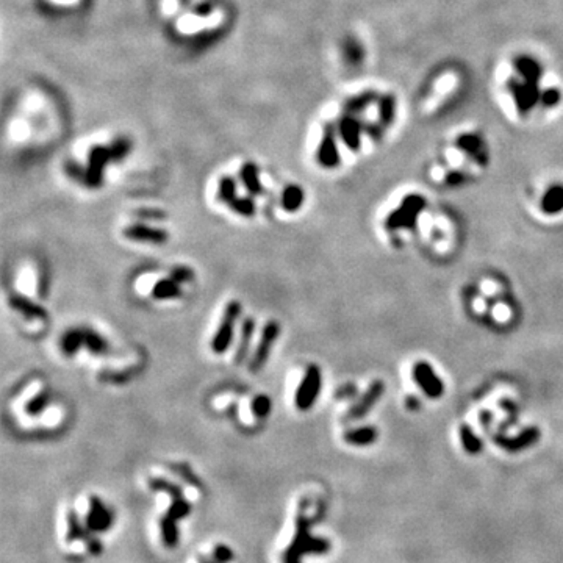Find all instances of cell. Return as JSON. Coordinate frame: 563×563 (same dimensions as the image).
I'll use <instances>...</instances> for the list:
<instances>
[{
	"label": "cell",
	"instance_id": "6da1fadb",
	"mask_svg": "<svg viewBox=\"0 0 563 563\" xmlns=\"http://www.w3.org/2000/svg\"><path fill=\"white\" fill-rule=\"evenodd\" d=\"M494 97L518 119L554 111L563 104V85L549 63L534 50H513L499 61Z\"/></svg>",
	"mask_w": 563,
	"mask_h": 563
},
{
	"label": "cell",
	"instance_id": "7a4b0ae2",
	"mask_svg": "<svg viewBox=\"0 0 563 563\" xmlns=\"http://www.w3.org/2000/svg\"><path fill=\"white\" fill-rule=\"evenodd\" d=\"M468 80L463 67L455 63H444L435 67L423 80L419 88V100L425 105H434L435 110H444L463 100Z\"/></svg>",
	"mask_w": 563,
	"mask_h": 563
},
{
	"label": "cell",
	"instance_id": "3957f363",
	"mask_svg": "<svg viewBox=\"0 0 563 563\" xmlns=\"http://www.w3.org/2000/svg\"><path fill=\"white\" fill-rule=\"evenodd\" d=\"M329 549V540L311 535L310 519L300 510L296 518V532H294L290 546L284 553V563H300L304 555L327 554Z\"/></svg>",
	"mask_w": 563,
	"mask_h": 563
},
{
	"label": "cell",
	"instance_id": "277c9868",
	"mask_svg": "<svg viewBox=\"0 0 563 563\" xmlns=\"http://www.w3.org/2000/svg\"><path fill=\"white\" fill-rule=\"evenodd\" d=\"M427 206V200L421 194H409L396 210H393L385 219L388 230H411L415 229L418 218Z\"/></svg>",
	"mask_w": 563,
	"mask_h": 563
},
{
	"label": "cell",
	"instance_id": "5b68a950",
	"mask_svg": "<svg viewBox=\"0 0 563 563\" xmlns=\"http://www.w3.org/2000/svg\"><path fill=\"white\" fill-rule=\"evenodd\" d=\"M241 313H243V305L238 302V300H230V302L225 305L221 323H219L215 335H213L211 343H210V348L213 352L218 355L227 352L231 341H234L235 325L238 323V319H240Z\"/></svg>",
	"mask_w": 563,
	"mask_h": 563
},
{
	"label": "cell",
	"instance_id": "8992f818",
	"mask_svg": "<svg viewBox=\"0 0 563 563\" xmlns=\"http://www.w3.org/2000/svg\"><path fill=\"white\" fill-rule=\"evenodd\" d=\"M323 388V373L318 365H310L307 368L302 380L294 394V405L299 411H309L321 394Z\"/></svg>",
	"mask_w": 563,
	"mask_h": 563
},
{
	"label": "cell",
	"instance_id": "52a82bcc",
	"mask_svg": "<svg viewBox=\"0 0 563 563\" xmlns=\"http://www.w3.org/2000/svg\"><path fill=\"white\" fill-rule=\"evenodd\" d=\"M149 487L154 491H163L171 496V504L168 507L166 516L174 519V521H180V519L186 518L191 513V504L188 503L183 496V490L174 482L163 479V478H152L149 479Z\"/></svg>",
	"mask_w": 563,
	"mask_h": 563
},
{
	"label": "cell",
	"instance_id": "ba28073f",
	"mask_svg": "<svg viewBox=\"0 0 563 563\" xmlns=\"http://www.w3.org/2000/svg\"><path fill=\"white\" fill-rule=\"evenodd\" d=\"M280 330H282V327H280L279 321H269V323H266L265 327H263L260 341H259V344H256L255 352L252 357H250V361H249L250 373H260L261 369L265 368L269 355H271V349L275 344V341L279 340Z\"/></svg>",
	"mask_w": 563,
	"mask_h": 563
},
{
	"label": "cell",
	"instance_id": "9c48e42d",
	"mask_svg": "<svg viewBox=\"0 0 563 563\" xmlns=\"http://www.w3.org/2000/svg\"><path fill=\"white\" fill-rule=\"evenodd\" d=\"M411 379L427 398L438 399L443 396L444 384L429 361H416L411 368Z\"/></svg>",
	"mask_w": 563,
	"mask_h": 563
},
{
	"label": "cell",
	"instance_id": "30bf717a",
	"mask_svg": "<svg viewBox=\"0 0 563 563\" xmlns=\"http://www.w3.org/2000/svg\"><path fill=\"white\" fill-rule=\"evenodd\" d=\"M111 160L110 149L104 146H92L90 154H88V165H86V174H85V183L96 190L104 183V172L105 168Z\"/></svg>",
	"mask_w": 563,
	"mask_h": 563
},
{
	"label": "cell",
	"instance_id": "8fae6325",
	"mask_svg": "<svg viewBox=\"0 0 563 563\" xmlns=\"http://www.w3.org/2000/svg\"><path fill=\"white\" fill-rule=\"evenodd\" d=\"M385 393V384L382 380H374L368 390L363 393V396L357 400V402L350 407L346 415H344V421H359V419L365 418L369 411H371L375 404L379 402L380 398Z\"/></svg>",
	"mask_w": 563,
	"mask_h": 563
},
{
	"label": "cell",
	"instance_id": "7c38bea8",
	"mask_svg": "<svg viewBox=\"0 0 563 563\" xmlns=\"http://www.w3.org/2000/svg\"><path fill=\"white\" fill-rule=\"evenodd\" d=\"M316 158L319 165L325 169H335L336 166H340L341 156L336 146V129L332 122L324 125L323 140L319 142Z\"/></svg>",
	"mask_w": 563,
	"mask_h": 563
},
{
	"label": "cell",
	"instance_id": "4fadbf2b",
	"mask_svg": "<svg viewBox=\"0 0 563 563\" xmlns=\"http://www.w3.org/2000/svg\"><path fill=\"white\" fill-rule=\"evenodd\" d=\"M122 235L130 241L155 244V246L166 244L169 240V234L165 229L150 227V225L141 224V222H133V224L127 225V227L122 230Z\"/></svg>",
	"mask_w": 563,
	"mask_h": 563
},
{
	"label": "cell",
	"instance_id": "5bb4252c",
	"mask_svg": "<svg viewBox=\"0 0 563 563\" xmlns=\"http://www.w3.org/2000/svg\"><path fill=\"white\" fill-rule=\"evenodd\" d=\"M113 521H115V516H113L108 507L102 503V499H99L97 496H91L90 510H88V515L85 519L86 529L92 532V534L105 532L111 528Z\"/></svg>",
	"mask_w": 563,
	"mask_h": 563
},
{
	"label": "cell",
	"instance_id": "9a60e30c",
	"mask_svg": "<svg viewBox=\"0 0 563 563\" xmlns=\"http://www.w3.org/2000/svg\"><path fill=\"white\" fill-rule=\"evenodd\" d=\"M540 440V430L537 427H528L523 432H519L515 436H504L503 434L493 435V441L498 444L499 448H503L507 452H521V450L528 449L530 446Z\"/></svg>",
	"mask_w": 563,
	"mask_h": 563
},
{
	"label": "cell",
	"instance_id": "2e32d148",
	"mask_svg": "<svg viewBox=\"0 0 563 563\" xmlns=\"http://www.w3.org/2000/svg\"><path fill=\"white\" fill-rule=\"evenodd\" d=\"M8 305L13 310L17 311L19 315H22L27 319H36V321H47L49 319V311L44 309L42 305L36 304L35 300H31L21 294H15L8 299Z\"/></svg>",
	"mask_w": 563,
	"mask_h": 563
},
{
	"label": "cell",
	"instance_id": "e0dca14e",
	"mask_svg": "<svg viewBox=\"0 0 563 563\" xmlns=\"http://www.w3.org/2000/svg\"><path fill=\"white\" fill-rule=\"evenodd\" d=\"M255 334V319L252 316L246 318L241 324L240 330V341H238L236 352H235V363L236 365H243L247 360L250 354V344H252V338Z\"/></svg>",
	"mask_w": 563,
	"mask_h": 563
},
{
	"label": "cell",
	"instance_id": "ac0fdd59",
	"mask_svg": "<svg viewBox=\"0 0 563 563\" xmlns=\"http://www.w3.org/2000/svg\"><path fill=\"white\" fill-rule=\"evenodd\" d=\"M541 211L544 215L555 216L563 211V183L550 185L541 197Z\"/></svg>",
	"mask_w": 563,
	"mask_h": 563
},
{
	"label": "cell",
	"instance_id": "d6986e66",
	"mask_svg": "<svg viewBox=\"0 0 563 563\" xmlns=\"http://www.w3.org/2000/svg\"><path fill=\"white\" fill-rule=\"evenodd\" d=\"M85 346L83 327L69 329L60 338V350L65 357H74Z\"/></svg>",
	"mask_w": 563,
	"mask_h": 563
},
{
	"label": "cell",
	"instance_id": "ffe728a7",
	"mask_svg": "<svg viewBox=\"0 0 563 563\" xmlns=\"http://www.w3.org/2000/svg\"><path fill=\"white\" fill-rule=\"evenodd\" d=\"M240 179L250 196H260V194H263V185L260 181V171H259V166H256L254 161L244 163V165L241 166V171H240Z\"/></svg>",
	"mask_w": 563,
	"mask_h": 563
},
{
	"label": "cell",
	"instance_id": "44dd1931",
	"mask_svg": "<svg viewBox=\"0 0 563 563\" xmlns=\"http://www.w3.org/2000/svg\"><path fill=\"white\" fill-rule=\"evenodd\" d=\"M377 429L371 427V425H361V427L349 429L344 432V441L352 446H369V444L375 443L377 440Z\"/></svg>",
	"mask_w": 563,
	"mask_h": 563
},
{
	"label": "cell",
	"instance_id": "7402d4cb",
	"mask_svg": "<svg viewBox=\"0 0 563 563\" xmlns=\"http://www.w3.org/2000/svg\"><path fill=\"white\" fill-rule=\"evenodd\" d=\"M305 200V193L299 185L290 183L284 188V193H282V206L288 213H296L297 210L302 209Z\"/></svg>",
	"mask_w": 563,
	"mask_h": 563
},
{
	"label": "cell",
	"instance_id": "603a6c76",
	"mask_svg": "<svg viewBox=\"0 0 563 563\" xmlns=\"http://www.w3.org/2000/svg\"><path fill=\"white\" fill-rule=\"evenodd\" d=\"M181 294H183L181 285L171 277L158 280L152 288V297L156 300L177 299V297H181Z\"/></svg>",
	"mask_w": 563,
	"mask_h": 563
},
{
	"label": "cell",
	"instance_id": "cb8c5ba5",
	"mask_svg": "<svg viewBox=\"0 0 563 563\" xmlns=\"http://www.w3.org/2000/svg\"><path fill=\"white\" fill-rule=\"evenodd\" d=\"M85 335V348L94 355H106L110 354V344L105 338L91 327H83Z\"/></svg>",
	"mask_w": 563,
	"mask_h": 563
},
{
	"label": "cell",
	"instance_id": "d4e9b609",
	"mask_svg": "<svg viewBox=\"0 0 563 563\" xmlns=\"http://www.w3.org/2000/svg\"><path fill=\"white\" fill-rule=\"evenodd\" d=\"M92 535V532H90L86 529V525L81 524L80 518L77 516V513L74 510H69L67 513V535H66V541L67 543H74V541H79V540H88Z\"/></svg>",
	"mask_w": 563,
	"mask_h": 563
},
{
	"label": "cell",
	"instance_id": "484cf974",
	"mask_svg": "<svg viewBox=\"0 0 563 563\" xmlns=\"http://www.w3.org/2000/svg\"><path fill=\"white\" fill-rule=\"evenodd\" d=\"M459 436H460V443H462L463 449H465L468 454L478 455V454L482 452V448H484V444H482L480 438L475 435V432L471 427H469L468 424H462L460 425Z\"/></svg>",
	"mask_w": 563,
	"mask_h": 563
},
{
	"label": "cell",
	"instance_id": "4316f807",
	"mask_svg": "<svg viewBox=\"0 0 563 563\" xmlns=\"http://www.w3.org/2000/svg\"><path fill=\"white\" fill-rule=\"evenodd\" d=\"M160 530H161V540L168 548H175L179 544V525L177 521L168 518L166 515L160 519Z\"/></svg>",
	"mask_w": 563,
	"mask_h": 563
},
{
	"label": "cell",
	"instance_id": "83f0119b",
	"mask_svg": "<svg viewBox=\"0 0 563 563\" xmlns=\"http://www.w3.org/2000/svg\"><path fill=\"white\" fill-rule=\"evenodd\" d=\"M50 400H52V398H50L49 390H42L35 394V396L25 404V413H27L28 416H40L49 407Z\"/></svg>",
	"mask_w": 563,
	"mask_h": 563
},
{
	"label": "cell",
	"instance_id": "f1b7e54d",
	"mask_svg": "<svg viewBox=\"0 0 563 563\" xmlns=\"http://www.w3.org/2000/svg\"><path fill=\"white\" fill-rule=\"evenodd\" d=\"M230 210L236 213V215H240L243 218H252L256 211V205H255V200L250 197H236L231 200L229 204Z\"/></svg>",
	"mask_w": 563,
	"mask_h": 563
},
{
	"label": "cell",
	"instance_id": "f546056e",
	"mask_svg": "<svg viewBox=\"0 0 563 563\" xmlns=\"http://www.w3.org/2000/svg\"><path fill=\"white\" fill-rule=\"evenodd\" d=\"M250 410H252L254 416L259 419H265L269 416L272 410V400L268 394H256L250 402Z\"/></svg>",
	"mask_w": 563,
	"mask_h": 563
},
{
	"label": "cell",
	"instance_id": "4dcf8cb0",
	"mask_svg": "<svg viewBox=\"0 0 563 563\" xmlns=\"http://www.w3.org/2000/svg\"><path fill=\"white\" fill-rule=\"evenodd\" d=\"M218 197L222 204H227V205L231 202V200L236 199V181L234 177L225 175V177L221 179V181H219V188H218Z\"/></svg>",
	"mask_w": 563,
	"mask_h": 563
},
{
	"label": "cell",
	"instance_id": "1f68e13d",
	"mask_svg": "<svg viewBox=\"0 0 563 563\" xmlns=\"http://www.w3.org/2000/svg\"><path fill=\"white\" fill-rule=\"evenodd\" d=\"M108 149H110L111 160L117 163V161L124 160L125 156H127V155L130 154V150H131V141L129 140V138L121 136V138H117V140L113 141L111 146H110Z\"/></svg>",
	"mask_w": 563,
	"mask_h": 563
},
{
	"label": "cell",
	"instance_id": "d6a6232c",
	"mask_svg": "<svg viewBox=\"0 0 563 563\" xmlns=\"http://www.w3.org/2000/svg\"><path fill=\"white\" fill-rule=\"evenodd\" d=\"M131 216L142 219V221H155V222L166 221V219L169 218L168 211L161 210V209H138L131 213Z\"/></svg>",
	"mask_w": 563,
	"mask_h": 563
},
{
	"label": "cell",
	"instance_id": "836d02e7",
	"mask_svg": "<svg viewBox=\"0 0 563 563\" xmlns=\"http://www.w3.org/2000/svg\"><path fill=\"white\" fill-rule=\"evenodd\" d=\"M169 468L172 469L174 473H179L181 478H183L188 484H191V485H194V487H200L202 485V482H200L197 478H196V474L193 473V469L186 465V463H171V465H169Z\"/></svg>",
	"mask_w": 563,
	"mask_h": 563
},
{
	"label": "cell",
	"instance_id": "e575fe53",
	"mask_svg": "<svg viewBox=\"0 0 563 563\" xmlns=\"http://www.w3.org/2000/svg\"><path fill=\"white\" fill-rule=\"evenodd\" d=\"M194 271L191 268L188 266H175L171 269V272H169V277L174 279L175 282H179V284H186V282H193L194 280Z\"/></svg>",
	"mask_w": 563,
	"mask_h": 563
},
{
	"label": "cell",
	"instance_id": "d590c367",
	"mask_svg": "<svg viewBox=\"0 0 563 563\" xmlns=\"http://www.w3.org/2000/svg\"><path fill=\"white\" fill-rule=\"evenodd\" d=\"M211 559L218 563H230L235 559V555L234 550L229 546H225V544H218V546H215V549H213Z\"/></svg>",
	"mask_w": 563,
	"mask_h": 563
},
{
	"label": "cell",
	"instance_id": "8d00e7d4",
	"mask_svg": "<svg viewBox=\"0 0 563 563\" xmlns=\"http://www.w3.org/2000/svg\"><path fill=\"white\" fill-rule=\"evenodd\" d=\"M66 172H67L69 175H71L72 179H77V180L85 181V174H86V171H83V169H81L79 165H75L74 161H69V163H67Z\"/></svg>",
	"mask_w": 563,
	"mask_h": 563
},
{
	"label": "cell",
	"instance_id": "74e56055",
	"mask_svg": "<svg viewBox=\"0 0 563 563\" xmlns=\"http://www.w3.org/2000/svg\"><path fill=\"white\" fill-rule=\"evenodd\" d=\"M355 393H357L355 385H343L335 391V398H338V399H349V398L355 396Z\"/></svg>",
	"mask_w": 563,
	"mask_h": 563
},
{
	"label": "cell",
	"instance_id": "f35d334b",
	"mask_svg": "<svg viewBox=\"0 0 563 563\" xmlns=\"http://www.w3.org/2000/svg\"><path fill=\"white\" fill-rule=\"evenodd\" d=\"M86 546H88V550H90V553L94 554V555H99L100 553H102V543H100L99 540H96V537H94V535H91L90 538H88Z\"/></svg>",
	"mask_w": 563,
	"mask_h": 563
},
{
	"label": "cell",
	"instance_id": "ab89813d",
	"mask_svg": "<svg viewBox=\"0 0 563 563\" xmlns=\"http://www.w3.org/2000/svg\"><path fill=\"white\" fill-rule=\"evenodd\" d=\"M210 11H211L210 3H204V5H200L199 8L196 10V15L197 16H209Z\"/></svg>",
	"mask_w": 563,
	"mask_h": 563
},
{
	"label": "cell",
	"instance_id": "60d3db41",
	"mask_svg": "<svg viewBox=\"0 0 563 563\" xmlns=\"http://www.w3.org/2000/svg\"><path fill=\"white\" fill-rule=\"evenodd\" d=\"M407 405H409L410 409H418V399L410 396L409 399H407Z\"/></svg>",
	"mask_w": 563,
	"mask_h": 563
},
{
	"label": "cell",
	"instance_id": "b9f144b4",
	"mask_svg": "<svg viewBox=\"0 0 563 563\" xmlns=\"http://www.w3.org/2000/svg\"><path fill=\"white\" fill-rule=\"evenodd\" d=\"M199 563H218V562H215L213 559H206L204 555H199Z\"/></svg>",
	"mask_w": 563,
	"mask_h": 563
}]
</instances>
